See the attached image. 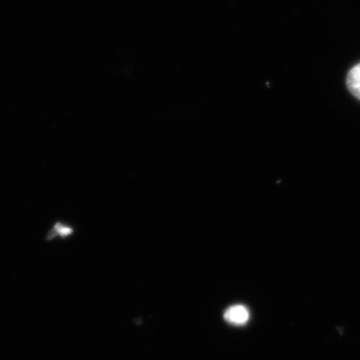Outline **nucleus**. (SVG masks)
Instances as JSON below:
<instances>
[{
  "instance_id": "nucleus-3",
  "label": "nucleus",
  "mask_w": 360,
  "mask_h": 360,
  "mask_svg": "<svg viewBox=\"0 0 360 360\" xmlns=\"http://www.w3.org/2000/svg\"><path fill=\"white\" fill-rule=\"evenodd\" d=\"M56 229L58 234L63 236H70V233H72V229L67 227V226L56 225Z\"/></svg>"
},
{
  "instance_id": "nucleus-1",
  "label": "nucleus",
  "mask_w": 360,
  "mask_h": 360,
  "mask_svg": "<svg viewBox=\"0 0 360 360\" xmlns=\"http://www.w3.org/2000/svg\"><path fill=\"white\" fill-rule=\"evenodd\" d=\"M225 319L233 326H243L250 319V311L243 305H233L226 310Z\"/></svg>"
},
{
  "instance_id": "nucleus-2",
  "label": "nucleus",
  "mask_w": 360,
  "mask_h": 360,
  "mask_svg": "<svg viewBox=\"0 0 360 360\" xmlns=\"http://www.w3.org/2000/svg\"><path fill=\"white\" fill-rule=\"evenodd\" d=\"M347 84L350 93L360 100V63L356 65L347 74Z\"/></svg>"
}]
</instances>
